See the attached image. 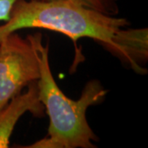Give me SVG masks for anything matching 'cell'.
I'll return each instance as SVG.
<instances>
[{"label":"cell","mask_w":148,"mask_h":148,"mask_svg":"<svg viewBox=\"0 0 148 148\" xmlns=\"http://www.w3.org/2000/svg\"><path fill=\"white\" fill-rule=\"evenodd\" d=\"M40 65V77L36 81L39 100L49 118L48 134L27 148H94L95 133L86 119V111L98 105L107 91L97 80L85 86L80 98H69L58 87L49 62V47L44 45L40 34L29 35Z\"/></svg>","instance_id":"6da1fadb"},{"label":"cell","mask_w":148,"mask_h":148,"mask_svg":"<svg viewBox=\"0 0 148 148\" xmlns=\"http://www.w3.org/2000/svg\"><path fill=\"white\" fill-rule=\"evenodd\" d=\"M18 0H0V21L6 22L9 20L11 12Z\"/></svg>","instance_id":"8992f818"},{"label":"cell","mask_w":148,"mask_h":148,"mask_svg":"<svg viewBox=\"0 0 148 148\" xmlns=\"http://www.w3.org/2000/svg\"><path fill=\"white\" fill-rule=\"evenodd\" d=\"M125 18H117L73 0H18L9 20L0 25V39L25 28H40L64 34L74 43L90 38L122 56Z\"/></svg>","instance_id":"7a4b0ae2"},{"label":"cell","mask_w":148,"mask_h":148,"mask_svg":"<svg viewBox=\"0 0 148 148\" xmlns=\"http://www.w3.org/2000/svg\"><path fill=\"white\" fill-rule=\"evenodd\" d=\"M40 75L36 53L28 37L12 32L0 39V109Z\"/></svg>","instance_id":"3957f363"},{"label":"cell","mask_w":148,"mask_h":148,"mask_svg":"<svg viewBox=\"0 0 148 148\" xmlns=\"http://www.w3.org/2000/svg\"><path fill=\"white\" fill-rule=\"evenodd\" d=\"M41 117L45 108L39 100L36 82L28 85L27 90L19 93L0 109V148H8L10 138L17 121L25 113Z\"/></svg>","instance_id":"277c9868"},{"label":"cell","mask_w":148,"mask_h":148,"mask_svg":"<svg viewBox=\"0 0 148 148\" xmlns=\"http://www.w3.org/2000/svg\"><path fill=\"white\" fill-rule=\"evenodd\" d=\"M77 2L82 5L93 8L101 12L110 14L111 7L110 5V0H73Z\"/></svg>","instance_id":"5b68a950"}]
</instances>
